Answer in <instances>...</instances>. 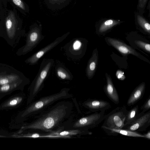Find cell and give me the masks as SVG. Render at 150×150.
Wrapping results in <instances>:
<instances>
[{
	"instance_id": "6da1fadb",
	"label": "cell",
	"mask_w": 150,
	"mask_h": 150,
	"mask_svg": "<svg viewBox=\"0 0 150 150\" xmlns=\"http://www.w3.org/2000/svg\"><path fill=\"white\" fill-rule=\"evenodd\" d=\"M72 103L68 100H61L38 114L31 122L25 124L21 129H31L51 133L62 128L64 121L72 112Z\"/></svg>"
},
{
	"instance_id": "7a4b0ae2",
	"label": "cell",
	"mask_w": 150,
	"mask_h": 150,
	"mask_svg": "<svg viewBox=\"0 0 150 150\" xmlns=\"http://www.w3.org/2000/svg\"><path fill=\"white\" fill-rule=\"evenodd\" d=\"M69 88H64L59 92L41 98L30 105L24 111L22 116L38 114L55 102L72 97V95L69 93Z\"/></svg>"
},
{
	"instance_id": "3957f363",
	"label": "cell",
	"mask_w": 150,
	"mask_h": 150,
	"mask_svg": "<svg viewBox=\"0 0 150 150\" xmlns=\"http://www.w3.org/2000/svg\"><path fill=\"white\" fill-rule=\"evenodd\" d=\"M53 59L45 58L40 64L38 72L31 84L28 102L30 103L43 88L44 82L54 67Z\"/></svg>"
},
{
	"instance_id": "277c9868",
	"label": "cell",
	"mask_w": 150,
	"mask_h": 150,
	"mask_svg": "<svg viewBox=\"0 0 150 150\" xmlns=\"http://www.w3.org/2000/svg\"><path fill=\"white\" fill-rule=\"evenodd\" d=\"M84 42L81 38H73L61 47V51L68 60L76 62L83 55Z\"/></svg>"
},
{
	"instance_id": "5b68a950",
	"label": "cell",
	"mask_w": 150,
	"mask_h": 150,
	"mask_svg": "<svg viewBox=\"0 0 150 150\" xmlns=\"http://www.w3.org/2000/svg\"><path fill=\"white\" fill-rule=\"evenodd\" d=\"M128 111L125 105L116 108L105 115L102 125L110 128L122 129Z\"/></svg>"
},
{
	"instance_id": "8992f818",
	"label": "cell",
	"mask_w": 150,
	"mask_h": 150,
	"mask_svg": "<svg viewBox=\"0 0 150 150\" xmlns=\"http://www.w3.org/2000/svg\"><path fill=\"white\" fill-rule=\"evenodd\" d=\"M42 30V24L38 21L31 26L27 34L26 43L22 49V54L32 51L44 39Z\"/></svg>"
},
{
	"instance_id": "52a82bcc",
	"label": "cell",
	"mask_w": 150,
	"mask_h": 150,
	"mask_svg": "<svg viewBox=\"0 0 150 150\" xmlns=\"http://www.w3.org/2000/svg\"><path fill=\"white\" fill-rule=\"evenodd\" d=\"M105 111L94 112L88 115L81 117L75 121L71 129H89L96 127L104 120Z\"/></svg>"
},
{
	"instance_id": "ba28073f",
	"label": "cell",
	"mask_w": 150,
	"mask_h": 150,
	"mask_svg": "<svg viewBox=\"0 0 150 150\" xmlns=\"http://www.w3.org/2000/svg\"><path fill=\"white\" fill-rule=\"evenodd\" d=\"M70 33V32H68L57 38L53 42L35 53L27 59L25 62L30 65L36 64L42 57L62 42Z\"/></svg>"
},
{
	"instance_id": "9c48e42d",
	"label": "cell",
	"mask_w": 150,
	"mask_h": 150,
	"mask_svg": "<svg viewBox=\"0 0 150 150\" xmlns=\"http://www.w3.org/2000/svg\"><path fill=\"white\" fill-rule=\"evenodd\" d=\"M150 125V111L138 116L129 124L124 126L122 129L137 132L146 131Z\"/></svg>"
},
{
	"instance_id": "30bf717a",
	"label": "cell",
	"mask_w": 150,
	"mask_h": 150,
	"mask_svg": "<svg viewBox=\"0 0 150 150\" xmlns=\"http://www.w3.org/2000/svg\"><path fill=\"white\" fill-rule=\"evenodd\" d=\"M82 105L92 112L105 111L111 107L108 102L101 100L89 99L84 101Z\"/></svg>"
},
{
	"instance_id": "8fae6325",
	"label": "cell",
	"mask_w": 150,
	"mask_h": 150,
	"mask_svg": "<svg viewBox=\"0 0 150 150\" xmlns=\"http://www.w3.org/2000/svg\"><path fill=\"white\" fill-rule=\"evenodd\" d=\"M107 40L109 44L122 54H130L138 57L140 55L134 49L122 42L111 38H107Z\"/></svg>"
},
{
	"instance_id": "7c38bea8",
	"label": "cell",
	"mask_w": 150,
	"mask_h": 150,
	"mask_svg": "<svg viewBox=\"0 0 150 150\" xmlns=\"http://www.w3.org/2000/svg\"><path fill=\"white\" fill-rule=\"evenodd\" d=\"M101 128L109 136H117L119 134H121L130 137L144 138L143 134L138 132L125 129L110 128L103 125L101 126Z\"/></svg>"
},
{
	"instance_id": "4fadbf2b",
	"label": "cell",
	"mask_w": 150,
	"mask_h": 150,
	"mask_svg": "<svg viewBox=\"0 0 150 150\" xmlns=\"http://www.w3.org/2000/svg\"><path fill=\"white\" fill-rule=\"evenodd\" d=\"M50 133L54 135L64 137L67 138H70L73 136H77L79 137L83 135L92 134V132L88 129L79 128L65 130L60 129Z\"/></svg>"
},
{
	"instance_id": "5bb4252c",
	"label": "cell",
	"mask_w": 150,
	"mask_h": 150,
	"mask_svg": "<svg viewBox=\"0 0 150 150\" xmlns=\"http://www.w3.org/2000/svg\"><path fill=\"white\" fill-rule=\"evenodd\" d=\"M107 80L106 85L104 87L105 92L111 100L115 104L120 103V99L117 91L114 86L110 76L105 74Z\"/></svg>"
},
{
	"instance_id": "9a60e30c",
	"label": "cell",
	"mask_w": 150,
	"mask_h": 150,
	"mask_svg": "<svg viewBox=\"0 0 150 150\" xmlns=\"http://www.w3.org/2000/svg\"><path fill=\"white\" fill-rule=\"evenodd\" d=\"M5 21L7 35L9 38H12L15 35L18 24L17 20L13 12H10Z\"/></svg>"
},
{
	"instance_id": "2e32d148",
	"label": "cell",
	"mask_w": 150,
	"mask_h": 150,
	"mask_svg": "<svg viewBox=\"0 0 150 150\" xmlns=\"http://www.w3.org/2000/svg\"><path fill=\"white\" fill-rule=\"evenodd\" d=\"M145 89V83L142 82L132 92L129 98L127 105L132 106L141 99L143 97Z\"/></svg>"
},
{
	"instance_id": "e0dca14e",
	"label": "cell",
	"mask_w": 150,
	"mask_h": 150,
	"mask_svg": "<svg viewBox=\"0 0 150 150\" xmlns=\"http://www.w3.org/2000/svg\"><path fill=\"white\" fill-rule=\"evenodd\" d=\"M55 73L60 79L64 80L71 81L73 76L69 70L64 64L58 61L55 62Z\"/></svg>"
},
{
	"instance_id": "ac0fdd59",
	"label": "cell",
	"mask_w": 150,
	"mask_h": 150,
	"mask_svg": "<svg viewBox=\"0 0 150 150\" xmlns=\"http://www.w3.org/2000/svg\"><path fill=\"white\" fill-rule=\"evenodd\" d=\"M98 58V52L96 49L93 51L92 56L88 62L86 68V76L89 79H91L94 75L97 64Z\"/></svg>"
},
{
	"instance_id": "d6986e66",
	"label": "cell",
	"mask_w": 150,
	"mask_h": 150,
	"mask_svg": "<svg viewBox=\"0 0 150 150\" xmlns=\"http://www.w3.org/2000/svg\"><path fill=\"white\" fill-rule=\"evenodd\" d=\"M71 0H44L47 7L52 10H61L68 6Z\"/></svg>"
},
{
	"instance_id": "ffe728a7",
	"label": "cell",
	"mask_w": 150,
	"mask_h": 150,
	"mask_svg": "<svg viewBox=\"0 0 150 150\" xmlns=\"http://www.w3.org/2000/svg\"><path fill=\"white\" fill-rule=\"evenodd\" d=\"M14 137H28L32 138H67L64 137L53 135L50 133L41 134L38 133H29L20 135H14Z\"/></svg>"
},
{
	"instance_id": "44dd1931",
	"label": "cell",
	"mask_w": 150,
	"mask_h": 150,
	"mask_svg": "<svg viewBox=\"0 0 150 150\" xmlns=\"http://www.w3.org/2000/svg\"><path fill=\"white\" fill-rule=\"evenodd\" d=\"M139 111L138 105L135 106L128 111L126 115L124 126L129 124L137 117Z\"/></svg>"
},
{
	"instance_id": "7402d4cb",
	"label": "cell",
	"mask_w": 150,
	"mask_h": 150,
	"mask_svg": "<svg viewBox=\"0 0 150 150\" xmlns=\"http://www.w3.org/2000/svg\"><path fill=\"white\" fill-rule=\"evenodd\" d=\"M18 75L15 74L0 75V86L17 81L19 79Z\"/></svg>"
},
{
	"instance_id": "603a6c76",
	"label": "cell",
	"mask_w": 150,
	"mask_h": 150,
	"mask_svg": "<svg viewBox=\"0 0 150 150\" xmlns=\"http://www.w3.org/2000/svg\"><path fill=\"white\" fill-rule=\"evenodd\" d=\"M120 21L112 19L107 20L104 21L100 25L98 29L100 33L105 32L114 26L119 23Z\"/></svg>"
},
{
	"instance_id": "cb8c5ba5",
	"label": "cell",
	"mask_w": 150,
	"mask_h": 150,
	"mask_svg": "<svg viewBox=\"0 0 150 150\" xmlns=\"http://www.w3.org/2000/svg\"><path fill=\"white\" fill-rule=\"evenodd\" d=\"M135 20L138 25L145 31L150 33V25L145 19L140 15V14H136Z\"/></svg>"
},
{
	"instance_id": "d4e9b609",
	"label": "cell",
	"mask_w": 150,
	"mask_h": 150,
	"mask_svg": "<svg viewBox=\"0 0 150 150\" xmlns=\"http://www.w3.org/2000/svg\"><path fill=\"white\" fill-rule=\"evenodd\" d=\"M23 98L21 97H17L11 99L6 102L2 106L3 108L13 107L20 103L22 100Z\"/></svg>"
},
{
	"instance_id": "484cf974",
	"label": "cell",
	"mask_w": 150,
	"mask_h": 150,
	"mask_svg": "<svg viewBox=\"0 0 150 150\" xmlns=\"http://www.w3.org/2000/svg\"><path fill=\"white\" fill-rule=\"evenodd\" d=\"M18 81L16 82L0 86V92L9 91L16 88L19 85Z\"/></svg>"
},
{
	"instance_id": "4316f807",
	"label": "cell",
	"mask_w": 150,
	"mask_h": 150,
	"mask_svg": "<svg viewBox=\"0 0 150 150\" xmlns=\"http://www.w3.org/2000/svg\"><path fill=\"white\" fill-rule=\"evenodd\" d=\"M150 109V96H149L147 98L144 104L142 106L141 109L142 112L139 113L138 116H140L143 114L148 110Z\"/></svg>"
},
{
	"instance_id": "83f0119b",
	"label": "cell",
	"mask_w": 150,
	"mask_h": 150,
	"mask_svg": "<svg viewBox=\"0 0 150 150\" xmlns=\"http://www.w3.org/2000/svg\"><path fill=\"white\" fill-rule=\"evenodd\" d=\"M134 42L138 47L150 52V45L149 44L138 40L135 41Z\"/></svg>"
},
{
	"instance_id": "f1b7e54d",
	"label": "cell",
	"mask_w": 150,
	"mask_h": 150,
	"mask_svg": "<svg viewBox=\"0 0 150 150\" xmlns=\"http://www.w3.org/2000/svg\"><path fill=\"white\" fill-rule=\"evenodd\" d=\"M147 1L148 0H138L137 8L139 14L143 13Z\"/></svg>"
},
{
	"instance_id": "f546056e",
	"label": "cell",
	"mask_w": 150,
	"mask_h": 150,
	"mask_svg": "<svg viewBox=\"0 0 150 150\" xmlns=\"http://www.w3.org/2000/svg\"><path fill=\"white\" fill-rule=\"evenodd\" d=\"M17 6L24 11L26 10L27 7L22 0H11Z\"/></svg>"
},
{
	"instance_id": "4dcf8cb0",
	"label": "cell",
	"mask_w": 150,
	"mask_h": 150,
	"mask_svg": "<svg viewBox=\"0 0 150 150\" xmlns=\"http://www.w3.org/2000/svg\"><path fill=\"white\" fill-rule=\"evenodd\" d=\"M116 76L117 79L120 80H123L125 78L124 73L120 70H119L117 71Z\"/></svg>"
},
{
	"instance_id": "1f68e13d",
	"label": "cell",
	"mask_w": 150,
	"mask_h": 150,
	"mask_svg": "<svg viewBox=\"0 0 150 150\" xmlns=\"http://www.w3.org/2000/svg\"><path fill=\"white\" fill-rule=\"evenodd\" d=\"M144 138L150 139V132L149 130L146 133L143 134Z\"/></svg>"
}]
</instances>
